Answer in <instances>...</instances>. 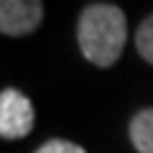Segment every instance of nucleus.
Instances as JSON below:
<instances>
[{
  "label": "nucleus",
  "mask_w": 153,
  "mask_h": 153,
  "mask_svg": "<svg viewBox=\"0 0 153 153\" xmlns=\"http://www.w3.org/2000/svg\"><path fill=\"white\" fill-rule=\"evenodd\" d=\"M76 41L87 61L94 66H112L128 41L125 13L110 3L87 5L76 23Z\"/></svg>",
  "instance_id": "f257e3e1"
},
{
  "label": "nucleus",
  "mask_w": 153,
  "mask_h": 153,
  "mask_svg": "<svg viewBox=\"0 0 153 153\" xmlns=\"http://www.w3.org/2000/svg\"><path fill=\"white\" fill-rule=\"evenodd\" d=\"M33 105L21 89H3L0 92V135L5 140H16L31 133L33 128Z\"/></svg>",
  "instance_id": "f03ea898"
},
{
  "label": "nucleus",
  "mask_w": 153,
  "mask_h": 153,
  "mask_svg": "<svg viewBox=\"0 0 153 153\" xmlns=\"http://www.w3.org/2000/svg\"><path fill=\"white\" fill-rule=\"evenodd\" d=\"M44 18L41 0H0V31L5 36H28Z\"/></svg>",
  "instance_id": "7ed1b4c3"
},
{
  "label": "nucleus",
  "mask_w": 153,
  "mask_h": 153,
  "mask_svg": "<svg viewBox=\"0 0 153 153\" xmlns=\"http://www.w3.org/2000/svg\"><path fill=\"white\" fill-rule=\"evenodd\" d=\"M130 140L138 153H153V107L140 110L130 120Z\"/></svg>",
  "instance_id": "20e7f679"
},
{
  "label": "nucleus",
  "mask_w": 153,
  "mask_h": 153,
  "mask_svg": "<svg viewBox=\"0 0 153 153\" xmlns=\"http://www.w3.org/2000/svg\"><path fill=\"white\" fill-rule=\"evenodd\" d=\"M135 46H138V54L148 64H153V16H148L140 23V28L135 33Z\"/></svg>",
  "instance_id": "39448f33"
},
{
  "label": "nucleus",
  "mask_w": 153,
  "mask_h": 153,
  "mask_svg": "<svg viewBox=\"0 0 153 153\" xmlns=\"http://www.w3.org/2000/svg\"><path fill=\"white\" fill-rule=\"evenodd\" d=\"M33 153H87V151L71 140H64V138H51L44 146H38Z\"/></svg>",
  "instance_id": "423d86ee"
}]
</instances>
